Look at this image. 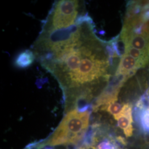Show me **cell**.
Returning a JSON list of instances; mask_svg holds the SVG:
<instances>
[{
	"label": "cell",
	"mask_w": 149,
	"mask_h": 149,
	"mask_svg": "<svg viewBox=\"0 0 149 149\" xmlns=\"http://www.w3.org/2000/svg\"><path fill=\"white\" fill-rule=\"evenodd\" d=\"M90 112L74 109L63 118L48 141L50 146L73 144L85 134L89 125Z\"/></svg>",
	"instance_id": "2"
},
{
	"label": "cell",
	"mask_w": 149,
	"mask_h": 149,
	"mask_svg": "<svg viewBox=\"0 0 149 149\" xmlns=\"http://www.w3.org/2000/svg\"><path fill=\"white\" fill-rule=\"evenodd\" d=\"M120 39L124 44V47H132L145 53L149 54V38L134 32H122Z\"/></svg>",
	"instance_id": "4"
},
{
	"label": "cell",
	"mask_w": 149,
	"mask_h": 149,
	"mask_svg": "<svg viewBox=\"0 0 149 149\" xmlns=\"http://www.w3.org/2000/svg\"><path fill=\"white\" fill-rule=\"evenodd\" d=\"M140 68H143L138 60L127 54L124 53L118 66L116 76H123L128 79Z\"/></svg>",
	"instance_id": "5"
},
{
	"label": "cell",
	"mask_w": 149,
	"mask_h": 149,
	"mask_svg": "<svg viewBox=\"0 0 149 149\" xmlns=\"http://www.w3.org/2000/svg\"><path fill=\"white\" fill-rule=\"evenodd\" d=\"M36 59L33 51L26 50L21 52L16 57L15 64L17 68L26 69L32 65Z\"/></svg>",
	"instance_id": "7"
},
{
	"label": "cell",
	"mask_w": 149,
	"mask_h": 149,
	"mask_svg": "<svg viewBox=\"0 0 149 149\" xmlns=\"http://www.w3.org/2000/svg\"><path fill=\"white\" fill-rule=\"evenodd\" d=\"M97 149H117V148L109 141L105 140L98 144Z\"/></svg>",
	"instance_id": "12"
},
{
	"label": "cell",
	"mask_w": 149,
	"mask_h": 149,
	"mask_svg": "<svg viewBox=\"0 0 149 149\" xmlns=\"http://www.w3.org/2000/svg\"><path fill=\"white\" fill-rule=\"evenodd\" d=\"M93 28L90 17L81 15L70 27L42 30L33 44L36 59L77 103L91 99L108 81L112 59L119 55L115 42L105 48Z\"/></svg>",
	"instance_id": "1"
},
{
	"label": "cell",
	"mask_w": 149,
	"mask_h": 149,
	"mask_svg": "<svg viewBox=\"0 0 149 149\" xmlns=\"http://www.w3.org/2000/svg\"><path fill=\"white\" fill-rule=\"evenodd\" d=\"M134 33L149 38V18L144 21V23L137 28Z\"/></svg>",
	"instance_id": "11"
},
{
	"label": "cell",
	"mask_w": 149,
	"mask_h": 149,
	"mask_svg": "<svg viewBox=\"0 0 149 149\" xmlns=\"http://www.w3.org/2000/svg\"><path fill=\"white\" fill-rule=\"evenodd\" d=\"M124 49V53L127 54L138 60L141 65L143 68L149 64V54L145 53L136 49L130 47H125Z\"/></svg>",
	"instance_id": "8"
},
{
	"label": "cell",
	"mask_w": 149,
	"mask_h": 149,
	"mask_svg": "<svg viewBox=\"0 0 149 149\" xmlns=\"http://www.w3.org/2000/svg\"><path fill=\"white\" fill-rule=\"evenodd\" d=\"M123 105L120 104L117 102H114L109 104L107 106L104 108L103 109L106 110L107 112H109L110 114L115 117L119 114L122 110Z\"/></svg>",
	"instance_id": "10"
},
{
	"label": "cell",
	"mask_w": 149,
	"mask_h": 149,
	"mask_svg": "<svg viewBox=\"0 0 149 149\" xmlns=\"http://www.w3.org/2000/svg\"><path fill=\"white\" fill-rule=\"evenodd\" d=\"M79 1L60 0L56 1L43 25V31H55L74 24L78 18Z\"/></svg>",
	"instance_id": "3"
},
{
	"label": "cell",
	"mask_w": 149,
	"mask_h": 149,
	"mask_svg": "<svg viewBox=\"0 0 149 149\" xmlns=\"http://www.w3.org/2000/svg\"><path fill=\"white\" fill-rule=\"evenodd\" d=\"M114 118L117 120L118 126L122 129L125 135L131 136L133 133L132 106L130 104H124L121 112Z\"/></svg>",
	"instance_id": "6"
},
{
	"label": "cell",
	"mask_w": 149,
	"mask_h": 149,
	"mask_svg": "<svg viewBox=\"0 0 149 149\" xmlns=\"http://www.w3.org/2000/svg\"><path fill=\"white\" fill-rule=\"evenodd\" d=\"M136 113L140 126L144 131L149 133V107L136 111Z\"/></svg>",
	"instance_id": "9"
}]
</instances>
